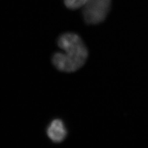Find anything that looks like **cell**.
I'll list each match as a JSON object with an SVG mask.
<instances>
[{
	"label": "cell",
	"mask_w": 148,
	"mask_h": 148,
	"mask_svg": "<svg viewBox=\"0 0 148 148\" xmlns=\"http://www.w3.org/2000/svg\"><path fill=\"white\" fill-rule=\"evenodd\" d=\"M57 44L64 53L56 52L52 57L54 67L64 73H73L82 68L88 57V51L79 35L68 32L59 36Z\"/></svg>",
	"instance_id": "cell-1"
},
{
	"label": "cell",
	"mask_w": 148,
	"mask_h": 148,
	"mask_svg": "<svg viewBox=\"0 0 148 148\" xmlns=\"http://www.w3.org/2000/svg\"><path fill=\"white\" fill-rule=\"evenodd\" d=\"M111 5V0H90L83 11L84 21L90 25L101 23L106 19Z\"/></svg>",
	"instance_id": "cell-2"
},
{
	"label": "cell",
	"mask_w": 148,
	"mask_h": 148,
	"mask_svg": "<svg viewBox=\"0 0 148 148\" xmlns=\"http://www.w3.org/2000/svg\"><path fill=\"white\" fill-rule=\"evenodd\" d=\"M47 134L53 143H60L65 139L68 131L63 121L60 119H54L47 128Z\"/></svg>",
	"instance_id": "cell-3"
},
{
	"label": "cell",
	"mask_w": 148,
	"mask_h": 148,
	"mask_svg": "<svg viewBox=\"0 0 148 148\" xmlns=\"http://www.w3.org/2000/svg\"><path fill=\"white\" fill-rule=\"evenodd\" d=\"M90 0H64L65 6L70 10H74L86 5Z\"/></svg>",
	"instance_id": "cell-4"
}]
</instances>
